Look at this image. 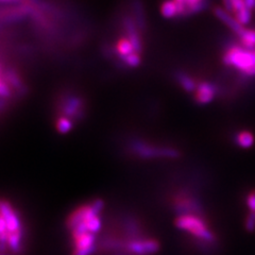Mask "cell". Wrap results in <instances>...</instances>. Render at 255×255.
<instances>
[{"label":"cell","mask_w":255,"mask_h":255,"mask_svg":"<svg viewBox=\"0 0 255 255\" xmlns=\"http://www.w3.org/2000/svg\"><path fill=\"white\" fill-rule=\"evenodd\" d=\"M214 13L218 19H220L225 25H227L238 36H241L245 32V27L242 23L238 22V20L235 18V16L231 15L226 9H223V7L220 6H216L214 10Z\"/></svg>","instance_id":"8"},{"label":"cell","mask_w":255,"mask_h":255,"mask_svg":"<svg viewBox=\"0 0 255 255\" xmlns=\"http://www.w3.org/2000/svg\"><path fill=\"white\" fill-rule=\"evenodd\" d=\"M216 96V87L210 82H201L198 85L195 98L200 105H207L213 101Z\"/></svg>","instance_id":"9"},{"label":"cell","mask_w":255,"mask_h":255,"mask_svg":"<svg viewBox=\"0 0 255 255\" xmlns=\"http://www.w3.org/2000/svg\"><path fill=\"white\" fill-rule=\"evenodd\" d=\"M245 228L248 232H254L255 231V213L249 212L247 214L245 219Z\"/></svg>","instance_id":"21"},{"label":"cell","mask_w":255,"mask_h":255,"mask_svg":"<svg viewBox=\"0 0 255 255\" xmlns=\"http://www.w3.org/2000/svg\"><path fill=\"white\" fill-rule=\"evenodd\" d=\"M135 13H136V19L138 21V23L140 25V27L143 26V15H142V9L141 6L138 4V6H135Z\"/></svg>","instance_id":"24"},{"label":"cell","mask_w":255,"mask_h":255,"mask_svg":"<svg viewBox=\"0 0 255 255\" xmlns=\"http://www.w3.org/2000/svg\"><path fill=\"white\" fill-rule=\"evenodd\" d=\"M0 242L2 253L19 254L23 248L25 228L17 210L7 200L0 204Z\"/></svg>","instance_id":"1"},{"label":"cell","mask_w":255,"mask_h":255,"mask_svg":"<svg viewBox=\"0 0 255 255\" xmlns=\"http://www.w3.org/2000/svg\"><path fill=\"white\" fill-rule=\"evenodd\" d=\"M103 207L105 202L101 199H96L93 202L83 204L71 212L66 220L70 236L87 233L97 235L102 230L101 213Z\"/></svg>","instance_id":"2"},{"label":"cell","mask_w":255,"mask_h":255,"mask_svg":"<svg viewBox=\"0 0 255 255\" xmlns=\"http://www.w3.org/2000/svg\"><path fill=\"white\" fill-rule=\"evenodd\" d=\"M159 249L161 244L154 238L139 236L123 239V253L127 255H154Z\"/></svg>","instance_id":"5"},{"label":"cell","mask_w":255,"mask_h":255,"mask_svg":"<svg viewBox=\"0 0 255 255\" xmlns=\"http://www.w3.org/2000/svg\"><path fill=\"white\" fill-rule=\"evenodd\" d=\"M2 2H17L20 1V0H1Z\"/></svg>","instance_id":"30"},{"label":"cell","mask_w":255,"mask_h":255,"mask_svg":"<svg viewBox=\"0 0 255 255\" xmlns=\"http://www.w3.org/2000/svg\"><path fill=\"white\" fill-rule=\"evenodd\" d=\"M82 100L75 97V96H70L63 103V115L64 117H67L70 119V117L77 116L79 112H82Z\"/></svg>","instance_id":"11"},{"label":"cell","mask_w":255,"mask_h":255,"mask_svg":"<svg viewBox=\"0 0 255 255\" xmlns=\"http://www.w3.org/2000/svg\"><path fill=\"white\" fill-rule=\"evenodd\" d=\"M203 1H205V0H186V6L187 7L193 6V5H196V4L203 2Z\"/></svg>","instance_id":"27"},{"label":"cell","mask_w":255,"mask_h":255,"mask_svg":"<svg viewBox=\"0 0 255 255\" xmlns=\"http://www.w3.org/2000/svg\"><path fill=\"white\" fill-rule=\"evenodd\" d=\"M174 225L182 232H185L202 245H215L217 241L216 234L211 229L202 215L184 214L178 215L174 219Z\"/></svg>","instance_id":"3"},{"label":"cell","mask_w":255,"mask_h":255,"mask_svg":"<svg viewBox=\"0 0 255 255\" xmlns=\"http://www.w3.org/2000/svg\"><path fill=\"white\" fill-rule=\"evenodd\" d=\"M251 12L252 11H250L249 9L245 7V9L234 13V16H235V18L238 20L239 23H242L243 26H246L251 21V18H252V13Z\"/></svg>","instance_id":"18"},{"label":"cell","mask_w":255,"mask_h":255,"mask_svg":"<svg viewBox=\"0 0 255 255\" xmlns=\"http://www.w3.org/2000/svg\"><path fill=\"white\" fill-rule=\"evenodd\" d=\"M244 2L247 9H249L250 11L255 9V0H244Z\"/></svg>","instance_id":"26"},{"label":"cell","mask_w":255,"mask_h":255,"mask_svg":"<svg viewBox=\"0 0 255 255\" xmlns=\"http://www.w3.org/2000/svg\"><path fill=\"white\" fill-rule=\"evenodd\" d=\"M173 1L178 4H186V0H173Z\"/></svg>","instance_id":"29"},{"label":"cell","mask_w":255,"mask_h":255,"mask_svg":"<svg viewBox=\"0 0 255 255\" xmlns=\"http://www.w3.org/2000/svg\"><path fill=\"white\" fill-rule=\"evenodd\" d=\"M116 51L118 52L119 57L125 58L134 53V47L128 38H122L116 45Z\"/></svg>","instance_id":"15"},{"label":"cell","mask_w":255,"mask_h":255,"mask_svg":"<svg viewBox=\"0 0 255 255\" xmlns=\"http://www.w3.org/2000/svg\"><path fill=\"white\" fill-rule=\"evenodd\" d=\"M6 76H7V78H6L7 84L12 85L13 87H15V89H17V90L21 89V87H22V83H21V81H20V79L18 78L17 75H16V74L14 73L13 70H9V71H7Z\"/></svg>","instance_id":"19"},{"label":"cell","mask_w":255,"mask_h":255,"mask_svg":"<svg viewBox=\"0 0 255 255\" xmlns=\"http://www.w3.org/2000/svg\"><path fill=\"white\" fill-rule=\"evenodd\" d=\"M131 148L134 152L141 158H157V157L174 158L180 155L179 151L173 148L148 146V143L140 142V141L133 142Z\"/></svg>","instance_id":"6"},{"label":"cell","mask_w":255,"mask_h":255,"mask_svg":"<svg viewBox=\"0 0 255 255\" xmlns=\"http://www.w3.org/2000/svg\"><path fill=\"white\" fill-rule=\"evenodd\" d=\"M246 76H248V77H255V66L254 67H252L251 69H249V70H247L246 73H244Z\"/></svg>","instance_id":"28"},{"label":"cell","mask_w":255,"mask_h":255,"mask_svg":"<svg viewBox=\"0 0 255 255\" xmlns=\"http://www.w3.org/2000/svg\"><path fill=\"white\" fill-rule=\"evenodd\" d=\"M223 5H225V9L228 12H233L234 11L232 0H223Z\"/></svg>","instance_id":"25"},{"label":"cell","mask_w":255,"mask_h":255,"mask_svg":"<svg viewBox=\"0 0 255 255\" xmlns=\"http://www.w3.org/2000/svg\"><path fill=\"white\" fill-rule=\"evenodd\" d=\"M241 39V46L246 49L254 50L255 49V29H246L244 33L239 36Z\"/></svg>","instance_id":"13"},{"label":"cell","mask_w":255,"mask_h":255,"mask_svg":"<svg viewBox=\"0 0 255 255\" xmlns=\"http://www.w3.org/2000/svg\"><path fill=\"white\" fill-rule=\"evenodd\" d=\"M124 27L128 35L127 38L129 39L131 44L133 45L135 52L137 53L140 52L142 49V45H141L140 37L138 35L136 25H135V21L131 17H126L124 19Z\"/></svg>","instance_id":"10"},{"label":"cell","mask_w":255,"mask_h":255,"mask_svg":"<svg viewBox=\"0 0 255 255\" xmlns=\"http://www.w3.org/2000/svg\"><path fill=\"white\" fill-rule=\"evenodd\" d=\"M55 127H57L58 132L62 134H66L73 129V122H71V119L63 116L58 119L57 124H55Z\"/></svg>","instance_id":"17"},{"label":"cell","mask_w":255,"mask_h":255,"mask_svg":"<svg viewBox=\"0 0 255 255\" xmlns=\"http://www.w3.org/2000/svg\"><path fill=\"white\" fill-rule=\"evenodd\" d=\"M161 13L165 18H172L179 15L178 6L173 0H166L161 6Z\"/></svg>","instance_id":"16"},{"label":"cell","mask_w":255,"mask_h":255,"mask_svg":"<svg viewBox=\"0 0 255 255\" xmlns=\"http://www.w3.org/2000/svg\"><path fill=\"white\" fill-rule=\"evenodd\" d=\"M10 94V85H7V83L2 79L1 82H0V95H1L2 98H6L9 97Z\"/></svg>","instance_id":"23"},{"label":"cell","mask_w":255,"mask_h":255,"mask_svg":"<svg viewBox=\"0 0 255 255\" xmlns=\"http://www.w3.org/2000/svg\"><path fill=\"white\" fill-rule=\"evenodd\" d=\"M123 60V62L125 64H127L128 66L130 67H137L139 64H140V57L138 55V53L134 52L130 55H128V57L125 58H121Z\"/></svg>","instance_id":"20"},{"label":"cell","mask_w":255,"mask_h":255,"mask_svg":"<svg viewBox=\"0 0 255 255\" xmlns=\"http://www.w3.org/2000/svg\"><path fill=\"white\" fill-rule=\"evenodd\" d=\"M246 204H247V207H248L249 212L255 213V189L251 190L250 193L247 195Z\"/></svg>","instance_id":"22"},{"label":"cell","mask_w":255,"mask_h":255,"mask_svg":"<svg viewBox=\"0 0 255 255\" xmlns=\"http://www.w3.org/2000/svg\"><path fill=\"white\" fill-rule=\"evenodd\" d=\"M177 80L178 82L180 83V85L183 87V90H185L186 92H195L197 91V87L198 85L196 84L195 80L189 77L186 74H183V73H179L177 74Z\"/></svg>","instance_id":"14"},{"label":"cell","mask_w":255,"mask_h":255,"mask_svg":"<svg viewBox=\"0 0 255 255\" xmlns=\"http://www.w3.org/2000/svg\"><path fill=\"white\" fill-rule=\"evenodd\" d=\"M223 63L228 66H233L243 73L255 66V49L249 50L243 46H232L223 55Z\"/></svg>","instance_id":"4"},{"label":"cell","mask_w":255,"mask_h":255,"mask_svg":"<svg viewBox=\"0 0 255 255\" xmlns=\"http://www.w3.org/2000/svg\"><path fill=\"white\" fill-rule=\"evenodd\" d=\"M235 140L239 147L248 149L254 145L255 137H254L253 133H251L249 131H242L236 135Z\"/></svg>","instance_id":"12"},{"label":"cell","mask_w":255,"mask_h":255,"mask_svg":"<svg viewBox=\"0 0 255 255\" xmlns=\"http://www.w3.org/2000/svg\"><path fill=\"white\" fill-rule=\"evenodd\" d=\"M97 248V235L87 233L71 236V255H94Z\"/></svg>","instance_id":"7"}]
</instances>
